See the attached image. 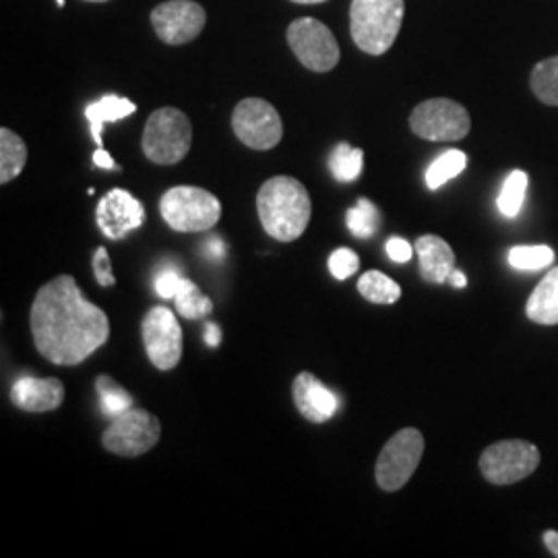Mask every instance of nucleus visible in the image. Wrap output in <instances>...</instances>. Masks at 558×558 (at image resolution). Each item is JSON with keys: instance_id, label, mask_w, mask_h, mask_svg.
<instances>
[{"instance_id": "23", "label": "nucleus", "mask_w": 558, "mask_h": 558, "mask_svg": "<svg viewBox=\"0 0 558 558\" xmlns=\"http://www.w3.org/2000/svg\"><path fill=\"white\" fill-rule=\"evenodd\" d=\"M364 166V151L360 147H352L350 143H339L329 156V170L333 179L339 182H354L362 174Z\"/></svg>"}, {"instance_id": "7", "label": "nucleus", "mask_w": 558, "mask_h": 558, "mask_svg": "<svg viewBox=\"0 0 558 558\" xmlns=\"http://www.w3.org/2000/svg\"><path fill=\"white\" fill-rule=\"evenodd\" d=\"M424 456V437L418 428H403L385 442L377 459V484L387 493L403 488L418 470Z\"/></svg>"}, {"instance_id": "26", "label": "nucleus", "mask_w": 558, "mask_h": 558, "mask_svg": "<svg viewBox=\"0 0 558 558\" xmlns=\"http://www.w3.org/2000/svg\"><path fill=\"white\" fill-rule=\"evenodd\" d=\"M468 166V156L459 149H449L437 160L433 161L426 170V184L430 191H437L445 182L459 177Z\"/></svg>"}, {"instance_id": "5", "label": "nucleus", "mask_w": 558, "mask_h": 558, "mask_svg": "<svg viewBox=\"0 0 558 558\" xmlns=\"http://www.w3.org/2000/svg\"><path fill=\"white\" fill-rule=\"evenodd\" d=\"M163 221L177 232H207L221 218V203L214 193L199 186H172L160 199Z\"/></svg>"}, {"instance_id": "37", "label": "nucleus", "mask_w": 558, "mask_h": 558, "mask_svg": "<svg viewBox=\"0 0 558 558\" xmlns=\"http://www.w3.org/2000/svg\"><path fill=\"white\" fill-rule=\"evenodd\" d=\"M205 251L209 253V257H223L226 246H223V242H221V240L216 239L205 244ZM207 253H205V255H207Z\"/></svg>"}, {"instance_id": "15", "label": "nucleus", "mask_w": 558, "mask_h": 558, "mask_svg": "<svg viewBox=\"0 0 558 558\" xmlns=\"http://www.w3.org/2000/svg\"><path fill=\"white\" fill-rule=\"evenodd\" d=\"M292 398L302 418L323 424L336 416L339 399L331 389H327L315 375L300 373L292 383Z\"/></svg>"}, {"instance_id": "40", "label": "nucleus", "mask_w": 558, "mask_h": 558, "mask_svg": "<svg viewBox=\"0 0 558 558\" xmlns=\"http://www.w3.org/2000/svg\"><path fill=\"white\" fill-rule=\"evenodd\" d=\"M57 4L62 9V7H64V0H57Z\"/></svg>"}, {"instance_id": "27", "label": "nucleus", "mask_w": 558, "mask_h": 558, "mask_svg": "<svg viewBox=\"0 0 558 558\" xmlns=\"http://www.w3.org/2000/svg\"><path fill=\"white\" fill-rule=\"evenodd\" d=\"M345 223H348V230L356 239H371L379 230V209H377V205L373 201L362 197L352 209H348Z\"/></svg>"}, {"instance_id": "24", "label": "nucleus", "mask_w": 558, "mask_h": 558, "mask_svg": "<svg viewBox=\"0 0 558 558\" xmlns=\"http://www.w3.org/2000/svg\"><path fill=\"white\" fill-rule=\"evenodd\" d=\"M359 292L373 304H396L401 296L398 281L380 271H366L359 279Z\"/></svg>"}, {"instance_id": "28", "label": "nucleus", "mask_w": 558, "mask_h": 558, "mask_svg": "<svg viewBox=\"0 0 558 558\" xmlns=\"http://www.w3.org/2000/svg\"><path fill=\"white\" fill-rule=\"evenodd\" d=\"M507 260L518 271H539L544 267H550L555 260V251L544 244L534 246H515L509 251Z\"/></svg>"}, {"instance_id": "35", "label": "nucleus", "mask_w": 558, "mask_h": 558, "mask_svg": "<svg viewBox=\"0 0 558 558\" xmlns=\"http://www.w3.org/2000/svg\"><path fill=\"white\" fill-rule=\"evenodd\" d=\"M205 343L211 348H218L221 343V329L216 323L205 325Z\"/></svg>"}, {"instance_id": "18", "label": "nucleus", "mask_w": 558, "mask_h": 558, "mask_svg": "<svg viewBox=\"0 0 558 558\" xmlns=\"http://www.w3.org/2000/svg\"><path fill=\"white\" fill-rule=\"evenodd\" d=\"M525 313L527 319L538 325H558V267L550 269L536 286Z\"/></svg>"}, {"instance_id": "17", "label": "nucleus", "mask_w": 558, "mask_h": 558, "mask_svg": "<svg viewBox=\"0 0 558 558\" xmlns=\"http://www.w3.org/2000/svg\"><path fill=\"white\" fill-rule=\"evenodd\" d=\"M420 276L428 283H445L456 269V253L447 240L426 234L416 240Z\"/></svg>"}, {"instance_id": "32", "label": "nucleus", "mask_w": 558, "mask_h": 558, "mask_svg": "<svg viewBox=\"0 0 558 558\" xmlns=\"http://www.w3.org/2000/svg\"><path fill=\"white\" fill-rule=\"evenodd\" d=\"M180 281H182L180 274H177L174 269H166L156 278V292L160 294L161 299H174L179 292Z\"/></svg>"}, {"instance_id": "10", "label": "nucleus", "mask_w": 558, "mask_h": 558, "mask_svg": "<svg viewBox=\"0 0 558 558\" xmlns=\"http://www.w3.org/2000/svg\"><path fill=\"white\" fill-rule=\"evenodd\" d=\"M410 129L420 140L461 141L468 137L472 129L470 112L458 104L447 98H433V100L418 104L410 114Z\"/></svg>"}, {"instance_id": "25", "label": "nucleus", "mask_w": 558, "mask_h": 558, "mask_svg": "<svg viewBox=\"0 0 558 558\" xmlns=\"http://www.w3.org/2000/svg\"><path fill=\"white\" fill-rule=\"evenodd\" d=\"M96 391L100 396L101 412L110 420L133 408V396L108 375H100L96 379Z\"/></svg>"}, {"instance_id": "14", "label": "nucleus", "mask_w": 558, "mask_h": 558, "mask_svg": "<svg viewBox=\"0 0 558 558\" xmlns=\"http://www.w3.org/2000/svg\"><path fill=\"white\" fill-rule=\"evenodd\" d=\"M96 221L106 239H124L129 232L145 223V207L129 191L112 189L100 201L96 209Z\"/></svg>"}, {"instance_id": "21", "label": "nucleus", "mask_w": 558, "mask_h": 558, "mask_svg": "<svg viewBox=\"0 0 558 558\" xmlns=\"http://www.w3.org/2000/svg\"><path fill=\"white\" fill-rule=\"evenodd\" d=\"M174 306L182 319L199 320L209 317L214 313V302L209 296H205L199 290V286L191 279L182 278L179 286V292L174 296Z\"/></svg>"}, {"instance_id": "20", "label": "nucleus", "mask_w": 558, "mask_h": 558, "mask_svg": "<svg viewBox=\"0 0 558 558\" xmlns=\"http://www.w3.org/2000/svg\"><path fill=\"white\" fill-rule=\"evenodd\" d=\"M27 161V147L17 133L2 126L0 129V184H9L17 179Z\"/></svg>"}, {"instance_id": "12", "label": "nucleus", "mask_w": 558, "mask_h": 558, "mask_svg": "<svg viewBox=\"0 0 558 558\" xmlns=\"http://www.w3.org/2000/svg\"><path fill=\"white\" fill-rule=\"evenodd\" d=\"M141 338L147 359L158 371H172L182 359V329L174 313L166 306H154L141 323Z\"/></svg>"}, {"instance_id": "11", "label": "nucleus", "mask_w": 558, "mask_h": 558, "mask_svg": "<svg viewBox=\"0 0 558 558\" xmlns=\"http://www.w3.org/2000/svg\"><path fill=\"white\" fill-rule=\"evenodd\" d=\"M232 129L240 143L251 149L269 151L283 137V122L274 104L260 98L240 100L232 112Z\"/></svg>"}, {"instance_id": "9", "label": "nucleus", "mask_w": 558, "mask_h": 558, "mask_svg": "<svg viewBox=\"0 0 558 558\" xmlns=\"http://www.w3.org/2000/svg\"><path fill=\"white\" fill-rule=\"evenodd\" d=\"M288 44L302 66L313 73L333 71L341 59L338 40L333 32L319 20L302 17L288 27Z\"/></svg>"}, {"instance_id": "41", "label": "nucleus", "mask_w": 558, "mask_h": 558, "mask_svg": "<svg viewBox=\"0 0 558 558\" xmlns=\"http://www.w3.org/2000/svg\"><path fill=\"white\" fill-rule=\"evenodd\" d=\"M87 2H108V0H87Z\"/></svg>"}, {"instance_id": "30", "label": "nucleus", "mask_w": 558, "mask_h": 558, "mask_svg": "<svg viewBox=\"0 0 558 558\" xmlns=\"http://www.w3.org/2000/svg\"><path fill=\"white\" fill-rule=\"evenodd\" d=\"M360 269V257L352 248H338L329 257V271L336 279L352 278Z\"/></svg>"}, {"instance_id": "19", "label": "nucleus", "mask_w": 558, "mask_h": 558, "mask_svg": "<svg viewBox=\"0 0 558 558\" xmlns=\"http://www.w3.org/2000/svg\"><path fill=\"white\" fill-rule=\"evenodd\" d=\"M137 106L129 98H120V96H106L100 101L87 106L85 117L89 120V129H92V140L96 141V145L101 147V129L108 122H117V120L126 119L131 114H135Z\"/></svg>"}, {"instance_id": "31", "label": "nucleus", "mask_w": 558, "mask_h": 558, "mask_svg": "<svg viewBox=\"0 0 558 558\" xmlns=\"http://www.w3.org/2000/svg\"><path fill=\"white\" fill-rule=\"evenodd\" d=\"M92 267H94V276L98 279L101 288L117 286V278L112 274V260H110V255H108V251L104 246L96 248V253L92 257Z\"/></svg>"}, {"instance_id": "13", "label": "nucleus", "mask_w": 558, "mask_h": 558, "mask_svg": "<svg viewBox=\"0 0 558 558\" xmlns=\"http://www.w3.org/2000/svg\"><path fill=\"white\" fill-rule=\"evenodd\" d=\"M207 13L195 0H168L151 11V25L163 44L182 46L199 38Z\"/></svg>"}, {"instance_id": "39", "label": "nucleus", "mask_w": 558, "mask_h": 558, "mask_svg": "<svg viewBox=\"0 0 558 558\" xmlns=\"http://www.w3.org/2000/svg\"><path fill=\"white\" fill-rule=\"evenodd\" d=\"M296 4H319V2H327V0H292Z\"/></svg>"}, {"instance_id": "38", "label": "nucleus", "mask_w": 558, "mask_h": 558, "mask_svg": "<svg viewBox=\"0 0 558 558\" xmlns=\"http://www.w3.org/2000/svg\"><path fill=\"white\" fill-rule=\"evenodd\" d=\"M449 281L453 283V288H465L468 286V278L459 269H453V274L449 276Z\"/></svg>"}, {"instance_id": "36", "label": "nucleus", "mask_w": 558, "mask_h": 558, "mask_svg": "<svg viewBox=\"0 0 558 558\" xmlns=\"http://www.w3.org/2000/svg\"><path fill=\"white\" fill-rule=\"evenodd\" d=\"M544 544L550 550V555L558 558V532H553V530L544 532Z\"/></svg>"}, {"instance_id": "33", "label": "nucleus", "mask_w": 558, "mask_h": 558, "mask_svg": "<svg viewBox=\"0 0 558 558\" xmlns=\"http://www.w3.org/2000/svg\"><path fill=\"white\" fill-rule=\"evenodd\" d=\"M387 255H389V259L396 260V263H408L414 255V248L408 240L391 239L387 242Z\"/></svg>"}, {"instance_id": "29", "label": "nucleus", "mask_w": 558, "mask_h": 558, "mask_svg": "<svg viewBox=\"0 0 558 558\" xmlns=\"http://www.w3.org/2000/svg\"><path fill=\"white\" fill-rule=\"evenodd\" d=\"M525 193H527V174L523 170H513L505 180L500 191V214L505 218H518L525 201Z\"/></svg>"}, {"instance_id": "22", "label": "nucleus", "mask_w": 558, "mask_h": 558, "mask_svg": "<svg viewBox=\"0 0 558 558\" xmlns=\"http://www.w3.org/2000/svg\"><path fill=\"white\" fill-rule=\"evenodd\" d=\"M530 87L542 104L558 106V57L542 60L534 66Z\"/></svg>"}, {"instance_id": "3", "label": "nucleus", "mask_w": 558, "mask_h": 558, "mask_svg": "<svg viewBox=\"0 0 558 558\" xmlns=\"http://www.w3.org/2000/svg\"><path fill=\"white\" fill-rule=\"evenodd\" d=\"M405 0H352L350 34L362 52L380 57L398 40Z\"/></svg>"}, {"instance_id": "16", "label": "nucleus", "mask_w": 558, "mask_h": 558, "mask_svg": "<svg viewBox=\"0 0 558 558\" xmlns=\"http://www.w3.org/2000/svg\"><path fill=\"white\" fill-rule=\"evenodd\" d=\"M11 401L23 412H52L59 410L64 401V385L59 379H36L23 377L11 389Z\"/></svg>"}, {"instance_id": "6", "label": "nucleus", "mask_w": 558, "mask_h": 558, "mask_svg": "<svg viewBox=\"0 0 558 558\" xmlns=\"http://www.w3.org/2000/svg\"><path fill=\"white\" fill-rule=\"evenodd\" d=\"M160 418L133 405L110 420V426L101 435V445L120 458H141L160 442Z\"/></svg>"}, {"instance_id": "34", "label": "nucleus", "mask_w": 558, "mask_h": 558, "mask_svg": "<svg viewBox=\"0 0 558 558\" xmlns=\"http://www.w3.org/2000/svg\"><path fill=\"white\" fill-rule=\"evenodd\" d=\"M94 163H96L98 168H104V170H119L117 161L112 160V156H110L104 147H98V149H96V154H94Z\"/></svg>"}, {"instance_id": "8", "label": "nucleus", "mask_w": 558, "mask_h": 558, "mask_svg": "<svg viewBox=\"0 0 558 558\" xmlns=\"http://www.w3.org/2000/svg\"><path fill=\"white\" fill-rule=\"evenodd\" d=\"M539 465V451L527 440H500L480 456V472L495 486H509L527 478Z\"/></svg>"}, {"instance_id": "1", "label": "nucleus", "mask_w": 558, "mask_h": 558, "mask_svg": "<svg viewBox=\"0 0 558 558\" xmlns=\"http://www.w3.org/2000/svg\"><path fill=\"white\" fill-rule=\"evenodd\" d=\"M29 327L38 352L59 366H77L110 339L108 315L83 299L73 276L41 286L29 311Z\"/></svg>"}, {"instance_id": "4", "label": "nucleus", "mask_w": 558, "mask_h": 558, "mask_svg": "<svg viewBox=\"0 0 558 558\" xmlns=\"http://www.w3.org/2000/svg\"><path fill=\"white\" fill-rule=\"evenodd\" d=\"M191 145L193 124L182 110L166 106L149 114L141 140L147 160L160 166H174L186 158Z\"/></svg>"}, {"instance_id": "2", "label": "nucleus", "mask_w": 558, "mask_h": 558, "mask_svg": "<svg viewBox=\"0 0 558 558\" xmlns=\"http://www.w3.org/2000/svg\"><path fill=\"white\" fill-rule=\"evenodd\" d=\"M257 211L265 232L271 239L294 242L308 228L313 203L300 180L274 177L265 180L257 193Z\"/></svg>"}]
</instances>
